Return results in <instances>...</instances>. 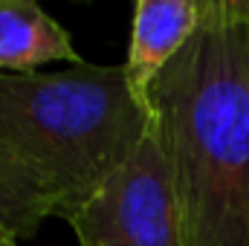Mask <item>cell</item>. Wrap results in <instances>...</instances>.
<instances>
[{"label": "cell", "mask_w": 249, "mask_h": 246, "mask_svg": "<svg viewBox=\"0 0 249 246\" xmlns=\"http://www.w3.org/2000/svg\"><path fill=\"white\" fill-rule=\"evenodd\" d=\"M206 12V0H139L133 6L124 75L145 102L157 75L180 55ZM148 105V102H145Z\"/></svg>", "instance_id": "obj_4"}, {"label": "cell", "mask_w": 249, "mask_h": 246, "mask_svg": "<svg viewBox=\"0 0 249 246\" xmlns=\"http://www.w3.org/2000/svg\"><path fill=\"white\" fill-rule=\"evenodd\" d=\"M0 246H18V238L9 235L6 229H0Z\"/></svg>", "instance_id": "obj_7"}, {"label": "cell", "mask_w": 249, "mask_h": 246, "mask_svg": "<svg viewBox=\"0 0 249 246\" xmlns=\"http://www.w3.org/2000/svg\"><path fill=\"white\" fill-rule=\"evenodd\" d=\"M55 217V197L47 183L0 139V229L18 241L35 238L41 223Z\"/></svg>", "instance_id": "obj_6"}, {"label": "cell", "mask_w": 249, "mask_h": 246, "mask_svg": "<svg viewBox=\"0 0 249 246\" xmlns=\"http://www.w3.org/2000/svg\"><path fill=\"white\" fill-rule=\"evenodd\" d=\"M148 130L151 110L122 64L0 72V139L47 183L61 220L122 168Z\"/></svg>", "instance_id": "obj_2"}, {"label": "cell", "mask_w": 249, "mask_h": 246, "mask_svg": "<svg viewBox=\"0 0 249 246\" xmlns=\"http://www.w3.org/2000/svg\"><path fill=\"white\" fill-rule=\"evenodd\" d=\"M64 220L78 246H183L171 171L154 127L122 168Z\"/></svg>", "instance_id": "obj_3"}, {"label": "cell", "mask_w": 249, "mask_h": 246, "mask_svg": "<svg viewBox=\"0 0 249 246\" xmlns=\"http://www.w3.org/2000/svg\"><path fill=\"white\" fill-rule=\"evenodd\" d=\"M145 102L183 246H249V0H206L197 32Z\"/></svg>", "instance_id": "obj_1"}, {"label": "cell", "mask_w": 249, "mask_h": 246, "mask_svg": "<svg viewBox=\"0 0 249 246\" xmlns=\"http://www.w3.org/2000/svg\"><path fill=\"white\" fill-rule=\"evenodd\" d=\"M53 61H81L70 32L32 0H0V72H35Z\"/></svg>", "instance_id": "obj_5"}]
</instances>
